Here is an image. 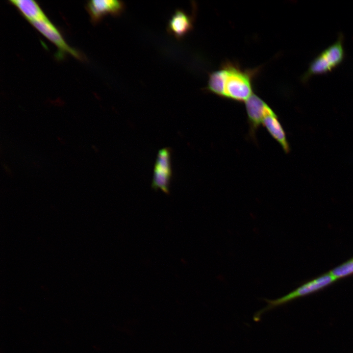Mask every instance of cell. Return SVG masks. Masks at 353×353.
<instances>
[{"label": "cell", "instance_id": "2", "mask_svg": "<svg viewBox=\"0 0 353 353\" xmlns=\"http://www.w3.org/2000/svg\"><path fill=\"white\" fill-rule=\"evenodd\" d=\"M337 280L328 272L309 280L288 294L276 299H264L267 305L257 311L253 316V320L258 322L262 315L266 312L283 305L293 300L317 292L331 285Z\"/></svg>", "mask_w": 353, "mask_h": 353}, {"label": "cell", "instance_id": "1", "mask_svg": "<svg viewBox=\"0 0 353 353\" xmlns=\"http://www.w3.org/2000/svg\"><path fill=\"white\" fill-rule=\"evenodd\" d=\"M221 68L224 73L223 98L246 101L253 94L252 80L260 68L243 70L235 63L228 61Z\"/></svg>", "mask_w": 353, "mask_h": 353}, {"label": "cell", "instance_id": "10", "mask_svg": "<svg viewBox=\"0 0 353 353\" xmlns=\"http://www.w3.org/2000/svg\"><path fill=\"white\" fill-rule=\"evenodd\" d=\"M10 2L30 22L47 18L37 3L32 0H11Z\"/></svg>", "mask_w": 353, "mask_h": 353}, {"label": "cell", "instance_id": "12", "mask_svg": "<svg viewBox=\"0 0 353 353\" xmlns=\"http://www.w3.org/2000/svg\"><path fill=\"white\" fill-rule=\"evenodd\" d=\"M328 273L337 280L353 275V257L332 269Z\"/></svg>", "mask_w": 353, "mask_h": 353}, {"label": "cell", "instance_id": "4", "mask_svg": "<svg viewBox=\"0 0 353 353\" xmlns=\"http://www.w3.org/2000/svg\"><path fill=\"white\" fill-rule=\"evenodd\" d=\"M172 176L171 151L169 148H164L157 153L153 170L152 188L160 189L169 194Z\"/></svg>", "mask_w": 353, "mask_h": 353}, {"label": "cell", "instance_id": "9", "mask_svg": "<svg viewBox=\"0 0 353 353\" xmlns=\"http://www.w3.org/2000/svg\"><path fill=\"white\" fill-rule=\"evenodd\" d=\"M262 124L272 137L281 146L284 151L286 153L290 151V147L285 132L274 111L264 118Z\"/></svg>", "mask_w": 353, "mask_h": 353}, {"label": "cell", "instance_id": "5", "mask_svg": "<svg viewBox=\"0 0 353 353\" xmlns=\"http://www.w3.org/2000/svg\"><path fill=\"white\" fill-rule=\"evenodd\" d=\"M30 23L58 48L60 53H68L78 59H82L81 55L68 46L59 31L48 18L33 21Z\"/></svg>", "mask_w": 353, "mask_h": 353}, {"label": "cell", "instance_id": "7", "mask_svg": "<svg viewBox=\"0 0 353 353\" xmlns=\"http://www.w3.org/2000/svg\"><path fill=\"white\" fill-rule=\"evenodd\" d=\"M125 8V3L118 0H92L87 4V10L94 23L100 21L105 16L120 15Z\"/></svg>", "mask_w": 353, "mask_h": 353}, {"label": "cell", "instance_id": "3", "mask_svg": "<svg viewBox=\"0 0 353 353\" xmlns=\"http://www.w3.org/2000/svg\"><path fill=\"white\" fill-rule=\"evenodd\" d=\"M345 56L342 36L323 50L311 62L309 67L302 76L306 80L311 75L327 73L340 64Z\"/></svg>", "mask_w": 353, "mask_h": 353}, {"label": "cell", "instance_id": "6", "mask_svg": "<svg viewBox=\"0 0 353 353\" xmlns=\"http://www.w3.org/2000/svg\"><path fill=\"white\" fill-rule=\"evenodd\" d=\"M245 106L250 134L254 138L255 131L262 124L264 118L273 110L261 98L253 94L245 101Z\"/></svg>", "mask_w": 353, "mask_h": 353}, {"label": "cell", "instance_id": "11", "mask_svg": "<svg viewBox=\"0 0 353 353\" xmlns=\"http://www.w3.org/2000/svg\"><path fill=\"white\" fill-rule=\"evenodd\" d=\"M224 73L221 68L209 74L208 83L205 88L208 91L223 98L224 94Z\"/></svg>", "mask_w": 353, "mask_h": 353}, {"label": "cell", "instance_id": "8", "mask_svg": "<svg viewBox=\"0 0 353 353\" xmlns=\"http://www.w3.org/2000/svg\"><path fill=\"white\" fill-rule=\"evenodd\" d=\"M192 17L181 9H176L170 18L168 25V32L177 39L183 38L193 28Z\"/></svg>", "mask_w": 353, "mask_h": 353}]
</instances>
